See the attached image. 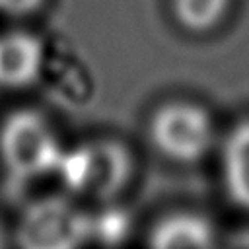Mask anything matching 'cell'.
I'll return each mask as SVG.
<instances>
[{
  "mask_svg": "<svg viewBox=\"0 0 249 249\" xmlns=\"http://www.w3.org/2000/svg\"><path fill=\"white\" fill-rule=\"evenodd\" d=\"M91 208V245L115 247L132 231L130 214L119 206V200L95 204Z\"/></svg>",
  "mask_w": 249,
  "mask_h": 249,
  "instance_id": "9",
  "label": "cell"
},
{
  "mask_svg": "<svg viewBox=\"0 0 249 249\" xmlns=\"http://www.w3.org/2000/svg\"><path fill=\"white\" fill-rule=\"evenodd\" d=\"M0 249H14V247H12V233H10V226L4 222L2 214H0Z\"/></svg>",
  "mask_w": 249,
  "mask_h": 249,
  "instance_id": "12",
  "label": "cell"
},
{
  "mask_svg": "<svg viewBox=\"0 0 249 249\" xmlns=\"http://www.w3.org/2000/svg\"><path fill=\"white\" fill-rule=\"evenodd\" d=\"M231 4L233 0H169V12L181 31L206 35L226 21Z\"/></svg>",
  "mask_w": 249,
  "mask_h": 249,
  "instance_id": "8",
  "label": "cell"
},
{
  "mask_svg": "<svg viewBox=\"0 0 249 249\" xmlns=\"http://www.w3.org/2000/svg\"><path fill=\"white\" fill-rule=\"evenodd\" d=\"M214 220L198 210L179 208L160 216L148 230L146 249H220Z\"/></svg>",
  "mask_w": 249,
  "mask_h": 249,
  "instance_id": "6",
  "label": "cell"
},
{
  "mask_svg": "<svg viewBox=\"0 0 249 249\" xmlns=\"http://www.w3.org/2000/svg\"><path fill=\"white\" fill-rule=\"evenodd\" d=\"M136 158L117 136H88L68 142L54 181L58 189L88 206L121 200L132 185Z\"/></svg>",
  "mask_w": 249,
  "mask_h": 249,
  "instance_id": "1",
  "label": "cell"
},
{
  "mask_svg": "<svg viewBox=\"0 0 249 249\" xmlns=\"http://www.w3.org/2000/svg\"><path fill=\"white\" fill-rule=\"evenodd\" d=\"M66 144L45 111L14 109L0 121V169L18 185L54 179Z\"/></svg>",
  "mask_w": 249,
  "mask_h": 249,
  "instance_id": "2",
  "label": "cell"
},
{
  "mask_svg": "<svg viewBox=\"0 0 249 249\" xmlns=\"http://www.w3.org/2000/svg\"><path fill=\"white\" fill-rule=\"evenodd\" d=\"M218 150L222 187L237 208L249 212V119L237 121Z\"/></svg>",
  "mask_w": 249,
  "mask_h": 249,
  "instance_id": "7",
  "label": "cell"
},
{
  "mask_svg": "<svg viewBox=\"0 0 249 249\" xmlns=\"http://www.w3.org/2000/svg\"><path fill=\"white\" fill-rule=\"evenodd\" d=\"M49 0H0V18L10 21H23L37 16Z\"/></svg>",
  "mask_w": 249,
  "mask_h": 249,
  "instance_id": "10",
  "label": "cell"
},
{
  "mask_svg": "<svg viewBox=\"0 0 249 249\" xmlns=\"http://www.w3.org/2000/svg\"><path fill=\"white\" fill-rule=\"evenodd\" d=\"M14 249L91 247V208L64 191L29 198L10 226Z\"/></svg>",
  "mask_w": 249,
  "mask_h": 249,
  "instance_id": "3",
  "label": "cell"
},
{
  "mask_svg": "<svg viewBox=\"0 0 249 249\" xmlns=\"http://www.w3.org/2000/svg\"><path fill=\"white\" fill-rule=\"evenodd\" d=\"M47 64L45 41L27 27L0 31V89L21 91L37 84Z\"/></svg>",
  "mask_w": 249,
  "mask_h": 249,
  "instance_id": "5",
  "label": "cell"
},
{
  "mask_svg": "<svg viewBox=\"0 0 249 249\" xmlns=\"http://www.w3.org/2000/svg\"><path fill=\"white\" fill-rule=\"evenodd\" d=\"M220 249H249V230H237L230 235H222Z\"/></svg>",
  "mask_w": 249,
  "mask_h": 249,
  "instance_id": "11",
  "label": "cell"
},
{
  "mask_svg": "<svg viewBox=\"0 0 249 249\" xmlns=\"http://www.w3.org/2000/svg\"><path fill=\"white\" fill-rule=\"evenodd\" d=\"M146 132L158 156L175 165H196L220 146L218 124L210 109L187 97L156 105Z\"/></svg>",
  "mask_w": 249,
  "mask_h": 249,
  "instance_id": "4",
  "label": "cell"
}]
</instances>
